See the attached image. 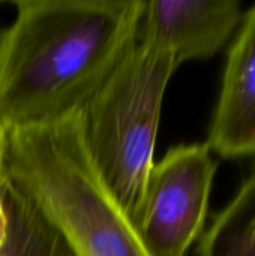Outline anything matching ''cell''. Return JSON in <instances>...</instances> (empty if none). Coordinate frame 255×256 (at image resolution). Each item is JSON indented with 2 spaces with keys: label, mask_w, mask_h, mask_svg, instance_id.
I'll return each mask as SVG.
<instances>
[{
  "label": "cell",
  "mask_w": 255,
  "mask_h": 256,
  "mask_svg": "<svg viewBox=\"0 0 255 256\" xmlns=\"http://www.w3.org/2000/svg\"><path fill=\"white\" fill-rule=\"evenodd\" d=\"M144 0H21L0 33V126L78 114L137 42Z\"/></svg>",
  "instance_id": "obj_1"
},
{
  "label": "cell",
  "mask_w": 255,
  "mask_h": 256,
  "mask_svg": "<svg viewBox=\"0 0 255 256\" xmlns=\"http://www.w3.org/2000/svg\"><path fill=\"white\" fill-rule=\"evenodd\" d=\"M198 242V256H255V172Z\"/></svg>",
  "instance_id": "obj_8"
},
{
  "label": "cell",
  "mask_w": 255,
  "mask_h": 256,
  "mask_svg": "<svg viewBox=\"0 0 255 256\" xmlns=\"http://www.w3.org/2000/svg\"><path fill=\"white\" fill-rule=\"evenodd\" d=\"M6 177L60 230L78 256H149L90 159L81 112L9 130Z\"/></svg>",
  "instance_id": "obj_2"
},
{
  "label": "cell",
  "mask_w": 255,
  "mask_h": 256,
  "mask_svg": "<svg viewBox=\"0 0 255 256\" xmlns=\"http://www.w3.org/2000/svg\"><path fill=\"white\" fill-rule=\"evenodd\" d=\"M218 162L206 142L171 147L155 162L129 218L149 256H186L204 232Z\"/></svg>",
  "instance_id": "obj_4"
},
{
  "label": "cell",
  "mask_w": 255,
  "mask_h": 256,
  "mask_svg": "<svg viewBox=\"0 0 255 256\" xmlns=\"http://www.w3.org/2000/svg\"><path fill=\"white\" fill-rule=\"evenodd\" d=\"M242 18L237 0H150L137 40L168 52L179 68L215 56Z\"/></svg>",
  "instance_id": "obj_5"
},
{
  "label": "cell",
  "mask_w": 255,
  "mask_h": 256,
  "mask_svg": "<svg viewBox=\"0 0 255 256\" xmlns=\"http://www.w3.org/2000/svg\"><path fill=\"white\" fill-rule=\"evenodd\" d=\"M8 135L9 130H6L3 126H0V190L6 180V154H8Z\"/></svg>",
  "instance_id": "obj_9"
},
{
  "label": "cell",
  "mask_w": 255,
  "mask_h": 256,
  "mask_svg": "<svg viewBox=\"0 0 255 256\" xmlns=\"http://www.w3.org/2000/svg\"><path fill=\"white\" fill-rule=\"evenodd\" d=\"M173 57L137 40L81 111L83 138L102 182L131 218L153 166Z\"/></svg>",
  "instance_id": "obj_3"
},
{
  "label": "cell",
  "mask_w": 255,
  "mask_h": 256,
  "mask_svg": "<svg viewBox=\"0 0 255 256\" xmlns=\"http://www.w3.org/2000/svg\"><path fill=\"white\" fill-rule=\"evenodd\" d=\"M0 256H78L60 230L8 177L0 190Z\"/></svg>",
  "instance_id": "obj_7"
},
{
  "label": "cell",
  "mask_w": 255,
  "mask_h": 256,
  "mask_svg": "<svg viewBox=\"0 0 255 256\" xmlns=\"http://www.w3.org/2000/svg\"><path fill=\"white\" fill-rule=\"evenodd\" d=\"M206 144L225 159L255 156V6L240 21Z\"/></svg>",
  "instance_id": "obj_6"
}]
</instances>
